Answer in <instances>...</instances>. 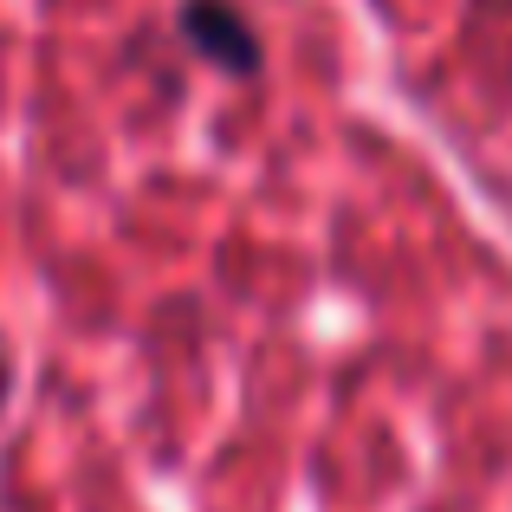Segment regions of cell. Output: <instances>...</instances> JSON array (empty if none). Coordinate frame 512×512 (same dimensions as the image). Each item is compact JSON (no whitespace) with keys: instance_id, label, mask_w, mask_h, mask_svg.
<instances>
[{"instance_id":"7a4b0ae2","label":"cell","mask_w":512,"mask_h":512,"mask_svg":"<svg viewBox=\"0 0 512 512\" xmlns=\"http://www.w3.org/2000/svg\"><path fill=\"white\" fill-rule=\"evenodd\" d=\"M0 389H7V363H0Z\"/></svg>"},{"instance_id":"6da1fadb","label":"cell","mask_w":512,"mask_h":512,"mask_svg":"<svg viewBox=\"0 0 512 512\" xmlns=\"http://www.w3.org/2000/svg\"><path fill=\"white\" fill-rule=\"evenodd\" d=\"M182 33H188V46H195L201 59H214L221 72H234V78L260 72V39H253V26L240 20L227 0H188Z\"/></svg>"}]
</instances>
